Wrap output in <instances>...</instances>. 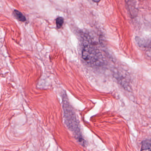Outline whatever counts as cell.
I'll return each mask as SVG.
<instances>
[{
  "label": "cell",
  "instance_id": "8992f818",
  "mask_svg": "<svg viewBox=\"0 0 151 151\" xmlns=\"http://www.w3.org/2000/svg\"><path fill=\"white\" fill-rule=\"evenodd\" d=\"M64 22V20L62 17H59L56 18V24L57 29H59L61 28Z\"/></svg>",
  "mask_w": 151,
  "mask_h": 151
},
{
  "label": "cell",
  "instance_id": "6da1fadb",
  "mask_svg": "<svg viewBox=\"0 0 151 151\" xmlns=\"http://www.w3.org/2000/svg\"><path fill=\"white\" fill-rule=\"evenodd\" d=\"M63 103L64 116L67 125L74 132L75 136L78 139L79 142L82 144H84V141L81 135L80 129L78 127V123L76 118L75 113L69 105L68 102L67 101V100H64Z\"/></svg>",
  "mask_w": 151,
  "mask_h": 151
},
{
  "label": "cell",
  "instance_id": "3957f363",
  "mask_svg": "<svg viewBox=\"0 0 151 151\" xmlns=\"http://www.w3.org/2000/svg\"><path fill=\"white\" fill-rule=\"evenodd\" d=\"M136 41L137 44L140 47L151 48V37H136Z\"/></svg>",
  "mask_w": 151,
  "mask_h": 151
},
{
  "label": "cell",
  "instance_id": "5b68a950",
  "mask_svg": "<svg viewBox=\"0 0 151 151\" xmlns=\"http://www.w3.org/2000/svg\"><path fill=\"white\" fill-rule=\"evenodd\" d=\"M142 151H151V143L148 141H143L141 146Z\"/></svg>",
  "mask_w": 151,
  "mask_h": 151
},
{
  "label": "cell",
  "instance_id": "7a4b0ae2",
  "mask_svg": "<svg viewBox=\"0 0 151 151\" xmlns=\"http://www.w3.org/2000/svg\"><path fill=\"white\" fill-rule=\"evenodd\" d=\"M82 57L87 64L92 66H100L103 63L102 55L99 50L89 45L84 46Z\"/></svg>",
  "mask_w": 151,
  "mask_h": 151
},
{
  "label": "cell",
  "instance_id": "277c9868",
  "mask_svg": "<svg viewBox=\"0 0 151 151\" xmlns=\"http://www.w3.org/2000/svg\"><path fill=\"white\" fill-rule=\"evenodd\" d=\"M15 17L21 22H25L26 21L25 16L22 13L18 10H15L14 12Z\"/></svg>",
  "mask_w": 151,
  "mask_h": 151
},
{
  "label": "cell",
  "instance_id": "52a82bcc",
  "mask_svg": "<svg viewBox=\"0 0 151 151\" xmlns=\"http://www.w3.org/2000/svg\"><path fill=\"white\" fill-rule=\"evenodd\" d=\"M93 2H96V3H99V2H100L101 0H92Z\"/></svg>",
  "mask_w": 151,
  "mask_h": 151
}]
</instances>
